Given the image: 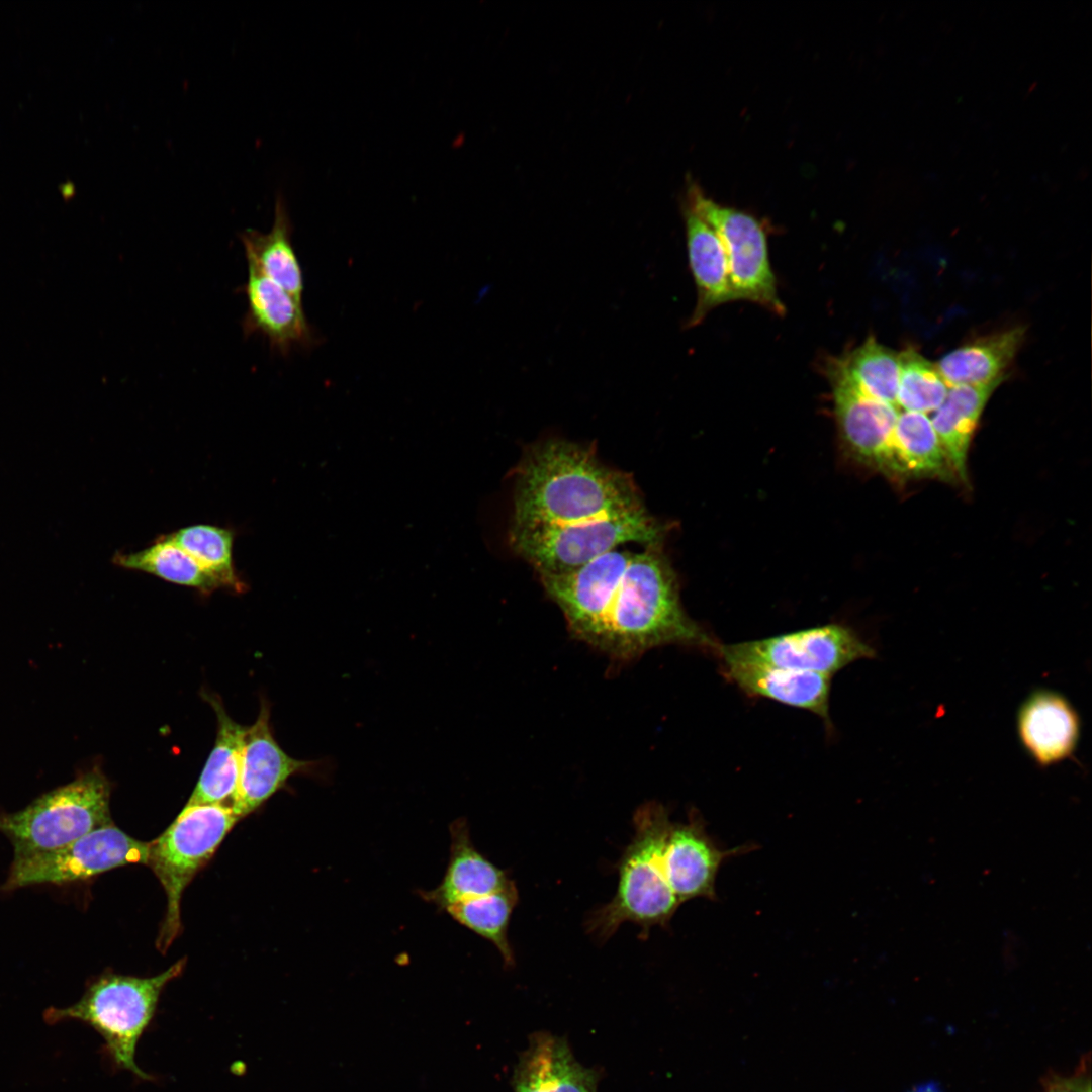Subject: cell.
Masks as SVG:
<instances>
[{"mask_svg":"<svg viewBox=\"0 0 1092 1092\" xmlns=\"http://www.w3.org/2000/svg\"><path fill=\"white\" fill-rule=\"evenodd\" d=\"M450 852L440 884L417 894L440 912L448 906L503 890L514 882L474 846L468 822L461 817L449 826Z\"/></svg>","mask_w":1092,"mask_h":1092,"instance_id":"2e32d148","label":"cell"},{"mask_svg":"<svg viewBox=\"0 0 1092 1092\" xmlns=\"http://www.w3.org/2000/svg\"><path fill=\"white\" fill-rule=\"evenodd\" d=\"M1019 741L1039 766L1060 763L1073 755L1081 735L1080 717L1057 691L1037 689L1022 702L1016 718Z\"/></svg>","mask_w":1092,"mask_h":1092,"instance_id":"9a60e30c","label":"cell"},{"mask_svg":"<svg viewBox=\"0 0 1092 1092\" xmlns=\"http://www.w3.org/2000/svg\"><path fill=\"white\" fill-rule=\"evenodd\" d=\"M333 761L296 759L276 741L270 724V706L262 701L256 721L247 727L240 760V770L231 808L240 819L255 811L293 776H304L329 783Z\"/></svg>","mask_w":1092,"mask_h":1092,"instance_id":"8fae6325","label":"cell"},{"mask_svg":"<svg viewBox=\"0 0 1092 1092\" xmlns=\"http://www.w3.org/2000/svg\"><path fill=\"white\" fill-rule=\"evenodd\" d=\"M110 793V782L94 766L42 794L24 809L0 814V832L10 840L14 858L60 848L113 823Z\"/></svg>","mask_w":1092,"mask_h":1092,"instance_id":"5b68a950","label":"cell"},{"mask_svg":"<svg viewBox=\"0 0 1092 1092\" xmlns=\"http://www.w3.org/2000/svg\"><path fill=\"white\" fill-rule=\"evenodd\" d=\"M112 558L116 566L146 572L171 583L195 588L202 594H211L221 588L208 572L166 535L145 549L129 553L117 552Z\"/></svg>","mask_w":1092,"mask_h":1092,"instance_id":"484cf974","label":"cell"},{"mask_svg":"<svg viewBox=\"0 0 1092 1092\" xmlns=\"http://www.w3.org/2000/svg\"><path fill=\"white\" fill-rule=\"evenodd\" d=\"M217 717V733L187 806L225 804L232 800L239 778L240 760L248 726L235 722L219 697L204 694Z\"/></svg>","mask_w":1092,"mask_h":1092,"instance_id":"cb8c5ba5","label":"cell"},{"mask_svg":"<svg viewBox=\"0 0 1092 1092\" xmlns=\"http://www.w3.org/2000/svg\"><path fill=\"white\" fill-rule=\"evenodd\" d=\"M907 1092H944L940 1084L935 1081H927L912 1087Z\"/></svg>","mask_w":1092,"mask_h":1092,"instance_id":"4dcf8cb0","label":"cell"},{"mask_svg":"<svg viewBox=\"0 0 1092 1092\" xmlns=\"http://www.w3.org/2000/svg\"><path fill=\"white\" fill-rule=\"evenodd\" d=\"M643 508L632 478L592 448L547 439L530 447L516 470L510 531L581 526Z\"/></svg>","mask_w":1092,"mask_h":1092,"instance_id":"7a4b0ae2","label":"cell"},{"mask_svg":"<svg viewBox=\"0 0 1092 1092\" xmlns=\"http://www.w3.org/2000/svg\"><path fill=\"white\" fill-rule=\"evenodd\" d=\"M664 534L645 507L581 526L510 531V542L539 575H558L626 544H661Z\"/></svg>","mask_w":1092,"mask_h":1092,"instance_id":"52a82bcc","label":"cell"},{"mask_svg":"<svg viewBox=\"0 0 1092 1092\" xmlns=\"http://www.w3.org/2000/svg\"><path fill=\"white\" fill-rule=\"evenodd\" d=\"M689 266L697 288V303L688 327L700 324L714 307L735 300L724 247L702 217L684 208Z\"/></svg>","mask_w":1092,"mask_h":1092,"instance_id":"ac0fdd59","label":"cell"},{"mask_svg":"<svg viewBox=\"0 0 1092 1092\" xmlns=\"http://www.w3.org/2000/svg\"><path fill=\"white\" fill-rule=\"evenodd\" d=\"M292 223L285 200L278 194L274 221L268 233L247 229L239 234L247 263L302 302L303 272L291 241Z\"/></svg>","mask_w":1092,"mask_h":1092,"instance_id":"44dd1931","label":"cell"},{"mask_svg":"<svg viewBox=\"0 0 1092 1092\" xmlns=\"http://www.w3.org/2000/svg\"><path fill=\"white\" fill-rule=\"evenodd\" d=\"M1088 1067L1084 1065L1071 1077L1052 1076L1044 1084V1092H1091Z\"/></svg>","mask_w":1092,"mask_h":1092,"instance_id":"f546056e","label":"cell"},{"mask_svg":"<svg viewBox=\"0 0 1092 1092\" xmlns=\"http://www.w3.org/2000/svg\"><path fill=\"white\" fill-rule=\"evenodd\" d=\"M187 552L221 588L243 593L247 585L234 563L235 534L226 528L197 524L166 535Z\"/></svg>","mask_w":1092,"mask_h":1092,"instance_id":"83f0119b","label":"cell"},{"mask_svg":"<svg viewBox=\"0 0 1092 1092\" xmlns=\"http://www.w3.org/2000/svg\"><path fill=\"white\" fill-rule=\"evenodd\" d=\"M519 895L515 883L491 894L465 899L448 906L454 921L491 942L507 966L515 963L508 929Z\"/></svg>","mask_w":1092,"mask_h":1092,"instance_id":"4316f807","label":"cell"},{"mask_svg":"<svg viewBox=\"0 0 1092 1092\" xmlns=\"http://www.w3.org/2000/svg\"><path fill=\"white\" fill-rule=\"evenodd\" d=\"M952 473L930 417L900 411L891 438L888 474L948 478Z\"/></svg>","mask_w":1092,"mask_h":1092,"instance_id":"603a6c76","label":"cell"},{"mask_svg":"<svg viewBox=\"0 0 1092 1092\" xmlns=\"http://www.w3.org/2000/svg\"><path fill=\"white\" fill-rule=\"evenodd\" d=\"M633 824L634 836L618 864L617 892L586 921L587 932L600 941L609 939L625 922L641 926L646 934L654 925L664 927L680 905L664 871L663 851L671 824L668 812L659 803H645L636 810Z\"/></svg>","mask_w":1092,"mask_h":1092,"instance_id":"3957f363","label":"cell"},{"mask_svg":"<svg viewBox=\"0 0 1092 1092\" xmlns=\"http://www.w3.org/2000/svg\"><path fill=\"white\" fill-rule=\"evenodd\" d=\"M185 960L153 977H132L106 973L94 980L75 1004L51 1008V1022L78 1020L91 1026L104 1041V1050L115 1068L142 1080H153L135 1061L140 1039L151 1025L165 987L183 972Z\"/></svg>","mask_w":1092,"mask_h":1092,"instance_id":"277c9868","label":"cell"},{"mask_svg":"<svg viewBox=\"0 0 1092 1092\" xmlns=\"http://www.w3.org/2000/svg\"><path fill=\"white\" fill-rule=\"evenodd\" d=\"M899 360L896 406L899 411L932 414L942 404L949 388L936 364L913 348L899 352Z\"/></svg>","mask_w":1092,"mask_h":1092,"instance_id":"f1b7e54d","label":"cell"},{"mask_svg":"<svg viewBox=\"0 0 1092 1092\" xmlns=\"http://www.w3.org/2000/svg\"><path fill=\"white\" fill-rule=\"evenodd\" d=\"M149 847L150 842L136 840L111 823L60 848L14 858L1 889L65 885L126 864H147Z\"/></svg>","mask_w":1092,"mask_h":1092,"instance_id":"9c48e42d","label":"cell"},{"mask_svg":"<svg viewBox=\"0 0 1092 1092\" xmlns=\"http://www.w3.org/2000/svg\"><path fill=\"white\" fill-rule=\"evenodd\" d=\"M619 547L564 574L539 575L569 632L617 661L677 644L717 654L719 644L685 612L661 544Z\"/></svg>","mask_w":1092,"mask_h":1092,"instance_id":"6da1fadb","label":"cell"},{"mask_svg":"<svg viewBox=\"0 0 1092 1092\" xmlns=\"http://www.w3.org/2000/svg\"><path fill=\"white\" fill-rule=\"evenodd\" d=\"M729 679L750 696L808 710L829 720L831 675L759 664H724Z\"/></svg>","mask_w":1092,"mask_h":1092,"instance_id":"d6986e66","label":"cell"},{"mask_svg":"<svg viewBox=\"0 0 1092 1092\" xmlns=\"http://www.w3.org/2000/svg\"><path fill=\"white\" fill-rule=\"evenodd\" d=\"M723 664H759L833 675L855 660L876 652L850 628L830 624L766 639L720 645Z\"/></svg>","mask_w":1092,"mask_h":1092,"instance_id":"30bf717a","label":"cell"},{"mask_svg":"<svg viewBox=\"0 0 1092 1092\" xmlns=\"http://www.w3.org/2000/svg\"><path fill=\"white\" fill-rule=\"evenodd\" d=\"M827 373L843 444L858 461L888 473L891 438L899 408L863 395L829 366Z\"/></svg>","mask_w":1092,"mask_h":1092,"instance_id":"7c38bea8","label":"cell"},{"mask_svg":"<svg viewBox=\"0 0 1092 1092\" xmlns=\"http://www.w3.org/2000/svg\"><path fill=\"white\" fill-rule=\"evenodd\" d=\"M751 848L743 845L720 849L696 814L686 823L671 822L663 851L668 884L680 904L694 898L715 899V880L721 863Z\"/></svg>","mask_w":1092,"mask_h":1092,"instance_id":"4fadbf2b","label":"cell"},{"mask_svg":"<svg viewBox=\"0 0 1092 1092\" xmlns=\"http://www.w3.org/2000/svg\"><path fill=\"white\" fill-rule=\"evenodd\" d=\"M1004 381L948 388L930 418L953 473L967 479V458L974 433L993 392Z\"/></svg>","mask_w":1092,"mask_h":1092,"instance_id":"7402d4cb","label":"cell"},{"mask_svg":"<svg viewBox=\"0 0 1092 1092\" xmlns=\"http://www.w3.org/2000/svg\"><path fill=\"white\" fill-rule=\"evenodd\" d=\"M686 206L720 238L735 300H748L783 315L785 306L778 295L766 234L760 221L747 212L716 202L694 182L688 185Z\"/></svg>","mask_w":1092,"mask_h":1092,"instance_id":"ba28073f","label":"cell"},{"mask_svg":"<svg viewBox=\"0 0 1092 1092\" xmlns=\"http://www.w3.org/2000/svg\"><path fill=\"white\" fill-rule=\"evenodd\" d=\"M514 1092H597V1074L583 1067L563 1038L534 1034L514 1074Z\"/></svg>","mask_w":1092,"mask_h":1092,"instance_id":"e0dca14e","label":"cell"},{"mask_svg":"<svg viewBox=\"0 0 1092 1092\" xmlns=\"http://www.w3.org/2000/svg\"><path fill=\"white\" fill-rule=\"evenodd\" d=\"M828 366L863 395L896 406L899 352L881 344L875 337L868 338L843 357L832 359Z\"/></svg>","mask_w":1092,"mask_h":1092,"instance_id":"d4e9b609","label":"cell"},{"mask_svg":"<svg viewBox=\"0 0 1092 1092\" xmlns=\"http://www.w3.org/2000/svg\"><path fill=\"white\" fill-rule=\"evenodd\" d=\"M1025 337L1016 326L966 343L945 354L936 366L948 387L978 385L1005 379Z\"/></svg>","mask_w":1092,"mask_h":1092,"instance_id":"ffe728a7","label":"cell"},{"mask_svg":"<svg viewBox=\"0 0 1092 1092\" xmlns=\"http://www.w3.org/2000/svg\"><path fill=\"white\" fill-rule=\"evenodd\" d=\"M247 300L242 321L245 337L259 334L270 348L287 355L297 347L309 348L316 338L304 313L302 302L248 263V276L241 287Z\"/></svg>","mask_w":1092,"mask_h":1092,"instance_id":"5bb4252c","label":"cell"},{"mask_svg":"<svg viewBox=\"0 0 1092 1092\" xmlns=\"http://www.w3.org/2000/svg\"><path fill=\"white\" fill-rule=\"evenodd\" d=\"M238 820L226 804L186 805L171 825L150 842L147 864L167 896V910L157 939L161 952L169 948L180 932L184 889L212 857Z\"/></svg>","mask_w":1092,"mask_h":1092,"instance_id":"8992f818","label":"cell"}]
</instances>
